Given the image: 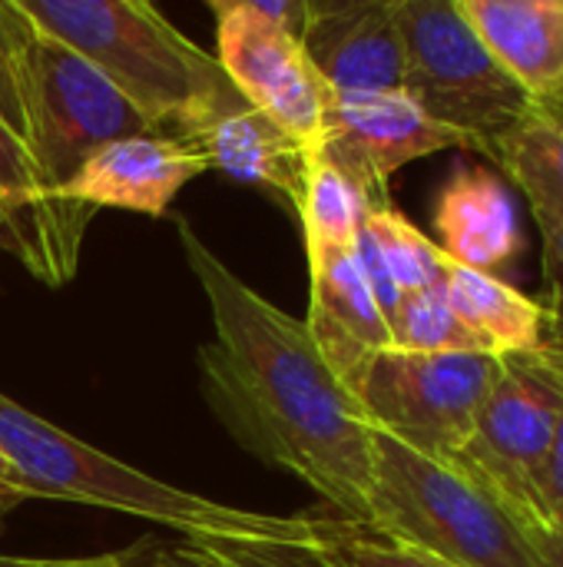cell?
Masks as SVG:
<instances>
[{
    "mask_svg": "<svg viewBox=\"0 0 563 567\" xmlns=\"http://www.w3.org/2000/svg\"><path fill=\"white\" fill-rule=\"evenodd\" d=\"M156 133L153 123L80 53L37 30L27 73V153L40 189L60 206L63 189L103 146Z\"/></svg>",
    "mask_w": 563,
    "mask_h": 567,
    "instance_id": "ba28073f",
    "label": "cell"
},
{
    "mask_svg": "<svg viewBox=\"0 0 563 567\" xmlns=\"http://www.w3.org/2000/svg\"><path fill=\"white\" fill-rule=\"evenodd\" d=\"M0 256L20 259L37 279L46 282V259H43V246H40L37 229L3 206H0Z\"/></svg>",
    "mask_w": 563,
    "mask_h": 567,
    "instance_id": "d4e9b609",
    "label": "cell"
},
{
    "mask_svg": "<svg viewBox=\"0 0 563 567\" xmlns=\"http://www.w3.org/2000/svg\"><path fill=\"white\" fill-rule=\"evenodd\" d=\"M392 346L405 352H491L498 355L475 329L445 299L441 282L431 289L405 292L395 316L388 319Z\"/></svg>",
    "mask_w": 563,
    "mask_h": 567,
    "instance_id": "ffe728a7",
    "label": "cell"
},
{
    "mask_svg": "<svg viewBox=\"0 0 563 567\" xmlns=\"http://www.w3.org/2000/svg\"><path fill=\"white\" fill-rule=\"evenodd\" d=\"M206 173V163L179 140L163 133L126 136L93 153L63 189L66 203L163 216L176 193Z\"/></svg>",
    "mask_w": 563,
    "mask_h": 567,
    "instance_id": "5bb4252c",
    "label": "cell"
},
{
    "mask_svg": "<svg viewBox=\"0 0 563 567\" xmlns=\"http://www.w3.org/2000/svg\"><path fill=\"white\" fill-rule=\"evenodd\" d=\"M441 289L468 329H475L498 355L534 352L544 339V309L518 292L508 279L484 276L445 259Z\"/></svg>",
    "mask_w": 563,
    "mask_h": 567,
    "instance_id": "e0dca14e",
    "label": "cell"
},
{
    "mask_svg": "<svg viewBox=\"0 0 563 567\" xmlns=\"http://www.w3.org/2000/svg\"><path fill=\"white\" fill-rule=\"evenodd\" d=\"M133 567H236L229 565L222 555H216L212 548L199 545V542H186V545H166L159 551L149 555V561Z\"/></svg>",
    "mask_w": 563,
    "mask_h": 567,
    "instance_id": "484cf974",
    "label": "cell"
},
{
    "mask_svg": "<svg viewBox=\"0 0 563 567\" xmlns=\"http://www.w3.org/2000/svg\"><path fill=\"white\" fill-rule=\"evenodd\" d=\"M216 60L229 83L299 140L319 146L332 90L309 63L302 43L262 20L252 0H212Z\"/></svg>",
    "mask_w": 563,
    "mask_h": 567,
    "instance_id": "9c48e42d",
    "label": "cell"
},
{
    "mask_svg": "<svg viewBox=\"0 0 563 567\" xmlns=\"http://www.w3.org/2000/svg\"><path fill=\"white\" fill-rule=\"evenodd\" d=\"M563 412V365L544 352L504 355L478 422L451 465L504 505L528 535L551 528L548 462Z\"/></svg>",
    "mask_w": 563,
    "mask_h": 567,
    "instance_id": "8992f818",
    "label": "cell"
},
{
    "mask_svg": "<svg viewBox=\"0 0 563 567\" xmlns=\"http://www.w3.org/2000/svg\"><path fill=\"white\" fill-rule=\"evenodd\" d=\"M491 352H378L352 385L372 429L435 458L455 462L501 375Z\"/></svg>",
    "mask_w": 563,
    "mask_h": 567,
    "instance_id": "52a82bcc",
    "label": "cell"
},
{
    "mask_svg": "<svg viewBox=\"0 0 563 567\" xmlns=\"http://www.w3.org/2000/svg\"><path fill=\"white\" fill-rule=\"evenodd\" d=\"M305 252L312 276L305 329L329 369L352 392L362 369L378 352L392 349V329L362 276L355 246Z\"/></svg>",
    "mask_w": 563,
    "mask_h": 567,
    "instance_id": "4fadbf2b",
    "label": "cell"
},
{
    "mask_svg": "<svg viewBox=\"0 0 563 567\" xmlns=\"http://www.w3.org/2000/svg\"><path fill=\"white\" fill-rule=\"evenodd\" d=\"M534 103L563 100V0H455Z\"/></svg>",
    "mask_w": 563,
    "mask_h": 567,
    "instance_id": "2e32d148",
    "label": "cell"
},
{
    "mask_svg": "<svg viewBox=\"0 0 563 567\" xmlns=\"http://www.w3.org/2000/svg\"><path fill=\"white\" fill-rule=\"evenodd\" d=\"M305 548L329 567H455L378 532L375 525L345 518H312V538Z\"/></svg>",
    "mask_w": 563,
    "mask_h": 567,
    "instance_id": "44dd1931",
    "label": "cell"
},
{
    "mask_svg": "<svg viewBox=\"0 0 563 567\" xmlns=\"http://www.w3.org/2000/svg\"><path fill=\"white\" fill-rule=\"evenodd\" d=\"M302 50L332 93L405 90L395 0H309Z\"/></svg>",
    "mask_w": 563,
    "mask_h": 567,
    "instance_id": "7c38bea8",
    "label": "cell"
},
{
    "mask_svg": "<svg viewBox=\"0 0 563 567\" xmlns=\"http://www.w3.org/2000/svg\"><path fill=\"white\" fill-rule=\"evenodd\" d=\"M362 226L372 236V243H375L382 262L388 266L395 286L402 289V296L431 289L441 282V272H445L441 249L402 209H395L392 199L372 206V213L365 216Z\"/></svg>",
    "mask_w": 563,
    "mask_h": 567,
    "instance_id": "7402d4cb",
    "label": "cell"
},
{
    "mask_svg": "<svg viewBox=\"0 0 563 567\" xmlns=\"http://www.w3.org/2000/svg\"><path fill=\"white\" fill-rule=\"evenodd\" d=\"M468 143L435 123L405 90L395 93H332L319 153L352 176L375 203H388V179L431 153L465 150Z\"/></svg>",
    "mask_w": 563,
    "mask_h": 567,
    "instance_id": "30bf717a",
    "label": "cell"
},
{
    "mask_svg": "<svg viewBox=\"0 0 563 567\" xmlns=\"http://www.w3.org/2000/svg\"><path fill=\"white\" fill-rule=\"evenodd\" d=\"M372 518L378 532L455 567H541L521 522L458 465L375 429Z\"/></svg>",
    "mask_w": 563,
    "mask_h": 567,
    "instance_id": "277c9868",
    "label": "cell"
},
{
    "mask_svg": "<svg viewBox=\"0 0 563 567\" xmlns=\"http://www.w3.org/2000/svg\"><path fill=\"white\" fill-rule=\"evenodd\" d=\"M66 558H13L0 555V567H63Z\"/></svg>",
    "mask_w": 563,
    "mask_h": 567,
    "instance_id": "4dcf8cb0",
    "label": "cell"
},
{
    "mask_svg": "<svg viewBox=\"0 0 563 567\" xmlns=\"http://www.w3.org/2000/svg\"><path fill=\"white\" fill-rule=\"evenodd\" d=\"M378 206L352 176L329 163L319 150L312 153L299 219L305 229V249H345L355 246L365 216Z\"/></svg>",
    "mask_w": 563,
    "mask_h": 567,
    "instance_id": "d6986e66",
    "label": "cell"
},
{
    "mask_svg": "<svg viewBox=\"0 0 563 567\" xmlns=\"http://www.w3.org/2000/svg\"><path fill=\"white\" fill-rule=\"evenodd\" d=\"M20 505V498H13V495H0V522H3V515L7 512H13Z\"/></svg>",
    "mask_w": 563,
    "mask_h": 567,
    "instance_id": "1f68e13d",
    "label": "cell"
},
{
    "mask_svg": "<svg viewBox=\"0 0 563 567\" xmlns=\"http://www.w3.org/2000/svg\"><path fill=\"white\" fill-rule=\"evenodd\" d=\"M166 136L192 150L206 163V169H219L239 183L262 186L295 213L302 203L312 153L319 150L289 133L259 106H252L232 83H226Z\"/></svg>",
    "mask_w": 563,
    "mask_h": 567,
    "instance_id": "8fae6325",
    "label": "cell"
},
{
    "mask_svg": "<svg viewBox=\"0 0 563 567\" xmlns=\"http://www.w3.org/2000/svg\"><path fill=\"white\" fill-rule=\"evenodd\" d=\"M63 567H133L123 555H93V558H66Z\"/></svg>",
    "mask_w": 563,
    "mask_h": 567,
    "instance_id": "f546056e",
    "label": "cell"
},
{
    "mask_svg": "<svg viewBox=\"0 0 563 567\" xmlns=\"http://www.w3.org/2000/svg\"><path fill=\"white\" fill-rule=\"evenodd\" d=\"M548 508H551V522L563 525V412L561 422H557L554 452L548 462Z\"/></svg>",
    "mask_w": 563,
    "mask_h": 567,
    "instance_id": "4316f807",
    "label": "cell"
},
{
    "mask_svg": "<svg viewBox=\"0 0 563 567\" xmlns=\"http://www.w3.org/2000/svg\"><path fill=\"white\" fill-rule=\"evenodd\" d=\"M531 542L541 555V567H563V525L534 532Z\"/></svg>",
    "mask_w": 563,
    "mask_h": 567,
    "instance_id": "83f0119b",
    "label": "cell"
},
{
    "mask_svg": "<svg viewBox=\"0 0 563 567\" xmlns=\"http://www.w3.org/2000/svg\"><path fill=\"white\" fill-rule=\"evenodd\" d=\"M46 37L90 60L149 123L173 133L229 76L146 0H20Z\"/></svg>",
    "mask_w": 563,
    "mask_h": 567,
    "instance_id": "3957f363",
    "label": "cell"
},
{
    "mask_svg": "<svg viewBox=\"0 0 563 567\" xmlns=\"http://www.w3.org/2000/svg\"><path fill=\"white\" fill-rule=\"evenodd\" d=\"M491 159L521 186L538 223H563V100L534 103Z\"/></svg>",
    "mask_w": 563,
    "mask_h": 567,
    "instance_id": "ac0fdd59",
    "label": "cell"
},
{
    "mask_svg": "<svg viewBox=\"0 0 563 567\" xmlns=\"http://www.w3.org/2000/svg\"><path fill=\"white\" fill-rule=\"evenodd\" d=\"M0 452L30 498H60L123 512L183 532L189 542L309 545L312 518H282L209 502L129 468L126 462L66 435L0 392Z\"/></svg>",
    "mask_w": 563,
    "mask_h": 567,
    "instance_id": "7a4b0ae2",
    "label": "cell"
},
{
    "mask_svg": "<svg viewBox=\"0 0 563 567\" xmlns=\"http://www.w3.org/2000/svg\"><path fill=\"white\" fill-rule=\"evenodd\" d=\"M0 495H13V498H20V502L30 498L27 488H23V482H20V475H17L13 465L3 458V452H0Z\"/></svg>",
    "mask_w": 563,
    "mask_h": 567,
    "instance_id": "f1b7e54d",
    "label": "cell"
},
{
    "mask_svg": "<svg viewBox=\"0 0 563 567\" xmlns=\"http://www.w3.org/2000/svg\"><path fill=\"white\" fill-rule=\"evenodd\" d=\"M176 233L212 316V339L196 355L206 405L252 458L305 482L338 518L368 525L375 429L305 319L246 286L186 219Z\"/></svg>",
    "mask_w": 563,
    "mask_h": 567,
    "instance_id": "6da1fadb",
    "label": "cell"
},
{
    "mask_svg": "<svg viewBox=\"0 0 563 567\" xmlns=\"http://www.w3.org/2000/svg\"><path fill=\"white\" fill-rule=\"evenodd\" d=\"M395 17L405 43V93L471 150L494 156L534 100L491 56L455 0H395Z\"/></svg>",
    "mask_w": 563,
    "mask_h": 567,
    "instance_id": "5b68a950",
    "label": "cell"
},
{
    "mask_svg": "<svg viewBox=\"0 0 563 567\" xmlns=\"http://www.w3.org/2000/svg\"><path fill=\"white\" fill-rule=\"evenodd\" d=\"M37 23L20 0H0V123L27 146V73Z\"/></svg>",
    "mask_w": 563,
    "mask_h": 567,
    "instance_id": "603a6c76",
    "label": "cell"
},
{
    "mask_svg": "<svg viewBox=\"0 0 563 567\" xmlns=\"http://www.w3.org/2000/svg\"><path fill=\"white\" fill-rule=\"evenodd\" d=\"M435 246L455 266L498 276L524 252V233L508 186L484 166H458L435 203Z\"/></svg>",
    "mask_w": 563,
    "mask_h": 567,
    "instance_id": "9a60e30c",
    "label": "cell"
},
{
    "mask_svg": "<svg viewBox=\"0 0 563 567\" xmlns=\"http://www.w3.org/2000/svg\"><path fill=\"white\" fill-rule=\"evenodd\" d=\"M544 239V339L541 349L563 365V223H538Z\"/></svg>",
    "mask_w": 563,
    "mask_h": 567,
    "instance_id": "cb8c5ba5",
    "label": "cell"
}]
</instances>
